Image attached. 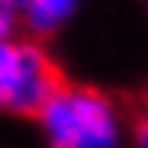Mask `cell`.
<instances>
[{
    "mask_svg": "<svg viewBox=\"0 0 148 148\" xmlns=\"http://www.w3.org/2000/svg\"><path fill=\"white\" fill-rule=\"evenodd\" d=\"M130 148H148V103L130 124Z\"/></svg>",
    "mask_w": 148,
    "mask_h": 148,
    "instance_id": "obj_5",
    "label": "cell"
},
{
    "mask_svg": "<svg viewBox=\"0 0 148 148\" xmlns=\"http://www.w3.org/2000/svg\"><path fill=\"white\" fill-rule=\"evenodd\" d=\"M82 3L85 0H24L18 6L21 30H27L30 36H51L76 18Z\"/></svg>",
    "mask_w": 148,
    "mask_h": 148,
    "instance_id": "obj_3",
    "label": "cell"
},
{
    "mask_svg": "<svg viewBox=\"0 0 148 148\" xmlns=\"http://www.w3.org/2000/svg\"><path fill=\"white\" fill-rule=\"evenodd\" d=\"M45 148H127L130 127L118 103L85 85H64L36 112Z\"/></svg>",
    "mask_w": 148,
    "mask_h": 148,
    "instance_id": "obj_1",
    "label": "cell"
},
{
    "mask_svg": "<svg viewBox=\"0 0 148 148\" xmlns=\"http://www.w3.org/2000/svg\"><path fill=\"white\" fill-rule=\"evenodd\" d=\"M21 33V12L12 0H0V39H15Z\"/></svg>",
    "mask_w": 148,
    "mask_h": 148,
    "instance_id": "obj_4",
    "label": "cell"
},
{
    "mask_svg": "<svg viewBox=\"0 0 148 148\" xmlns=\"http://www.w3.org/2000/svg\"><path fill=\"white\" fill-rule=\"evenodd\" d=\"M12 3H15V6H21V3H24V0H12Z\"/></svg>",
    "mask_w": 148,
    "mask_h": 148,
    "instance_id": "obj_6",
    "label": "cell"
},
{
    "mask_svg": "<svg viewBox=\"0 0 148 148\" xmlns=\"http://www.w3.org/2000/svg\"><path fill=\"white\" fill-rule=\"evenodd\" d=\"M60 88V73L36 39H0V112L36 115Z\"/></svg>",
    "mask_w": 148,
    "mask_h": 148,
    "instance_id": "obj_2",
    "label": "cell"
}]
</instances>
